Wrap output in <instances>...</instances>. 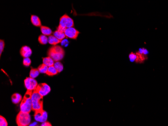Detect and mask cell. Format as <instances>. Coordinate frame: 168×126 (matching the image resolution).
Returning <instances> with one entry per match:
<instances>
[{"label": "cell", "instance_id": "11", "mask_svg": "<svg viewBox=\"0 0 168 126\" xmlns=\"http://www.w3.org/2000/svg\"><path fill=\"white\" fill-rule=\"evenodd\" d=\"M20 54L23 58L29 57L32 53V51L30 47L28 46H23L20 49Z\"/></svg>", "mask_w": 168, "mask_h": 126}, {"label": "cell", "instance_id": "1", "mask_svg": "<svg viewBox=\"0 0 168 126\" xmlns=\"http://www.w3.org/2000/svg\"><path fill=\"white\" fill-rule=\"evenodd\" d=\"M33 91L27 90L22 101L21 102L20 111L22 112L30 113L32 111V94Z\"/></svg>", "mask_w": 168, "mask_h": 126}, {"label": "cell", "instance_id": "29", "mask_svg": "<svg viewBox=\"0 0 168 126\" xmlns=\"http://www.w3.org/2000/svg\"><path fill=\"white\" fill-rule=\"evenodd\" d=\"M41 126H51V124L49 122L47 121H45L42 123V124L41 125Z\"/></svg>", "mask_w": 168, "mask_h": 126}, {"label": "cell", "instance_id": "6", "mask_svg": "<svg viewBox=\"0 0 168 126\" xmlns=\"http://www.w3.org/2000/svg\"><path fill=\"white\" fill-rule=\"evenodd\" d=\"M59 25L66 28L74 27V22L73 19L69 16L67 14H65L62 16L60 19Z\"/></svg>", "mask_w": 168, "mask_h": 126}, {"label": "cell", "instance_id": "22", "mask_svg": "<svg viewBox=\"0 0 168 126\" xmlns=\"http://www.w3.org/2000/svg\"><path fill=\"white\" fill-rule=\"evenodd\" d=\"M48 68V67L46 65H45V64L43 63V64L40 65L38 66V67L37 69L39 70L40 73H46V72H47Z\"/></svg>", "mask_w": 168, "mask_h": 126}, {"label": "cell", "instance_id": "16", "mask_svg": "<svg viewBox=\"0 0 168 126\" xmlns=\"http://www.w3.org/2000/svg\"><path fill=\"white\" fill-rule=\"evenodd\" d=\"M58 73V71L54 67V66L53 65V66L48 67L46 74L48 76H53V75H57Z\"/></svg>", "mask_w": 168, "mask_h": 126}, {"label": "cell", "instance_id": "9", "mask_svg": "<svg viewBox=\"0 0 168 126\" xmlns=\"http://www.w3.org/2000/svg\"><path fill=\"white\" fill-rule=\"evenodd\" d=\"M25 87L26 88L27 90H34L37 85L38 83L35 79L31 78L30 77H27L24 80Z\"/></svg>", "mask_w": 168, "mask_h": 126}, {"label": "cell", "instance_id": "27", "mask_svg": "<svg viewBox=\"0 0 168 126\" xmlns=\"http://www.w3.org/2000/svg\"><path fill=\"white\" fill-rule=\"evenodd\" d=\"M56 29H57V30L61 31V32H62L65 33V31L67 28H65V27H62V26L59 25H58V26L56 28Z\"/></svg>", "mask_w": 168, "mask_h": 126}, {"label": "cell", "instance_id": "10", "mask_svg": "<svg viewBox=\"0 0 168 126\" xmlns=\"http://www.w3.org/2000/svg\"><path fill=\"white\" fill-rule=\"evenodd\" d=\"M34 116L35 120L37 122L43 123L47 121V113L43 110L35 112Z\"/></svg>", "mask_w": 168, "mask_h": 126}, {"label": "cell", "instance_id": "26", "mask_svg": "<svg viewBox=\"0 0 168 126\" xmlns=\"http://www.w3.org/2000/svg\"><path fill=\"white\" fill-rule=\"evenodd\" d=\"M5 47V42L3 40H0V54L2 55L3 52L4 51Z\"/></svg>", "mask_w": 168, "mask_h": 126}, {"label": "cell", "instance_id": "18", "mask_svg": "<svg viewBox=\"0 0 168 126\" xmlns=\"http://www.w3.org/2000/svg\"><path fill=\"white\" fill-rule=\"evenodd\" d=\"M53 35L61 41L64 40L66 37V35L64 32L58 31L57 30L53 32Z\"/></svg>", "mask_w": 168, "mask_h": 126}, {"label": "cell", "instance_id": "2", "mask_svg": "<svg viewBox=\"0 0 168 126\" xmlns=\"http://www.w3.org/2000/svg\"><path fill=\"white\" fill-rule=\"evenodd\" d=\"M65 52L63 48L59 45H54L49 48L47 51L48 56L51 57L55 62L60 61L65 56Z\"/></svg>", "mask_w": 168, "mask_h": 126}, {"label": "cell", "instance_id": "28", "mask_svg": "<svg viewBox=\"0 0 168 126\" xmlns=\"http://www.w3.org/2000/svg\"><path fill=\"white\" fill-rule=\"evenodd\" d=\"M69 43V42L68 41V40L67 39L62 40V42H61V44H62V46H67L68 45V44Z\"/></svg>", "mask_w": 168, "mask_h": 126}, {"label": "cell", "instance_id": "21", "mask_svg": "<svg viewBox=\"0 0 168 126\" xmlns=\"http://www.w3.org/2000/svg\"><path fill=\"white\" fill-rule=\"evenodd\" d=\"M53 66H54V67L56 68V69L57 70L58 73L62 72L64 69L63 65L60 61H56V62H54V64L53 65Z\"/></svg>", "mask_w": 168, "mask_h": 126}, {"label": "cell", "instance_id": "24", "mask_svg": "<svg viewBox=\"0 0 168 126\" xmlns=\"http://www.w3.org/2000/svg\"><path fill=\"white\" fill-rule=\"evenodd\" d=\"M8 123L6 119L3 117V116H0V126H8Z\"/></svg>", "mask_w": 168, "mask_h": 126}, {"label": "cell", "instance_id": "12", "mask_svg": "<svg viewBox=\"0 0 168 126\" xmlns=\"http://www.w3.org/2000/svg\"><path fill=\"white\" fill-rule=\"evenodd\" d=\"M31 22L36 27H41V22L40 19L36 15H32L31 16Z\"/></svg>", "mask_w": 168, "mask_h": 126}, {"label": "cell", "instance_id": "13", "mask_svg": "<svg viewBox=\"0 0 168 126\" xmlns=\"http://www.w3.org/2000/svg\"><path fill=\"white\" fill-rule=\"evenodd\" d=\"M12 101L14 104H18L22 100V97L20 94L18 93H15L11 97Z\"/></svg>", "mask_w": 168, "mask_h": 126}, {"label": "cell", "instance_id": "19", "mask_svg": "<svg viewBox=\"0 0 168 126\" xmlns=\"http://www.w3.org/2000/svg\"><path fill=\"white\" fill-rule=\"evenodd\" d=\"M38 40L39 43L41 44L42 45H45L47 43H48V37H47V36L42 34L38 37Z\"/></svg>", "mask_w": 168, "mask_h": 126}, {"label": "cell", "instance_id": "17", "mask_svg": "<svg viewBox=\"0 0 168 126\" xmlns=\"http://www.w3.org/2000/svg\"><path fill=\"white\" fill-rule=\"evenodd\" d=\"M42 60H43V63L46 65L48 67L53 66L55 62L51 57H50L49 56L47 57L42 58Z\"/></svg>", "mask_w": 168, "mask_h": 126}, {"label": "cell", "instance_id": "4", "mask_svg": "<svg viewBox=\"0 0 168 126\" xmlns=\"http://www.w3.org/2000/svg\"><path fill=\"white\" fill-rule=\"evenodd\" d=\"M16 121L18 126H29L31 123V117L29 113L20 111L17 116Z\"/></svg>", "mask_w": 168, "mask_h": 126}, {"label": "cell", "instance_id": "7", "mask_svg": "<svg viewBox=\"0 0 168 126\" xmlns=\"http://www.w3.org/2000/svg\"><path fill=\"white\" fill-rule=\"evenodd\" d=\"M80 33V32L74 27L68 28L65 31L66 37L72 39H77Z\"/></svg>", "mask_w": 168, "mask_h": 126}, {"label": "cell", "instance_id": "3", "mask_svg": "<svg viewBox=\"0 0 168 126\" xmlns=\"http://www.w3.org/2000/svg\"><path fill=\"white\" fill-rule=\"evenodd\" d=\"M43 96L35 89L33 90L32 94V111L36 112L38 111L43 110Z\"/></svg>", "mask_w": 168, "mask_h": 126}, {"label": "cell", "instance_id": "14", "mask_svg": "<svg viewBox=\"0 0 168 126\" xmlns=\"http://www.w3.org/2000/svg\"><path fill=\"white\" fill-rule=\"evenodd\" d=\"M62 41L58 39L54 35H50L48 37V43L51 45H56L58 44L61 43Z\"/></svg>", "mask_w": 168, "mask_h": 126}, {"label": "cell", "instance_id": "5", "mask_svg": "<svg viewBox=\"0 0 168 126\" xmlns=\"http://www.w3.org/2000/svg\"><path fill=\"white\" fill-rule=\"evenodd\" d=\"M136 59L135 60V63H142L148 58V54L149 52L146 48H140L138 51L136 52Z\"/></svg>", "mask_w": 168, "mask_h": 126}, {"label": "cell", "instance_id": "23", "mask_svg": "<svg viewBox=\"0 0 168 126\" xmlns=\"http://www.w3.org/2000/svg\"><path fill=\"white\" fill-rule=\"evenodd\" d=\"M31 60L29 57L24 58L23 60V64L25 66H29L31 65Z\"/></svg>", "mask_w": 168, "mask_h": 126}, {"label": "cell", "instance_id": "8", "mask_svg": "<svg viewBox=\"0 0 168 126\" xmlns=\"http://www.w3.org/2000/svg\"><path fill=\"white\" fill-rule=\"evenodd\" d=\"M35 89L43 97L48 95L51 91L50 87L45 83H40L39 85H38Z\"/></svg>", "mask_w": 168, "mask_h": 126}, {"label": "cell", "instance_id": "25", "mask_svg": "<svg viewBox=\"0 0 168 126\" xmlns=\"http://www.w3.org/2000/svg\"><path fill=\"white\" fill-rule=\"evenodd\" d=\"M129 59L131 62H135L136 59V53H134L133 52H132L129 54Z\"/></svg>", "mask_w": 168, "mask_h": 126}, {"label": "cell", "instance_id": "15", "mask_svg": "<svg viewBox=\"0 0 168 126\" xmlns=\"http://www.w3.org/2000/svg\"><path fill=\"white\" fill-rule=\"evenodd\" d=\"M40 30H41V33H42V34L45 35V36H50L53 33L51 29L50 28L47 27V26H41L40 27Z\"/></svg>", "mask_w": 168, "mask_h": 126}, {"label": "cell", "instance_id": "20", "mask_svg": "<svg viewBox=\"0 0 168 126\" xmlns=\"http://www.w3.org/2000/svg\"><path fill=\"white\" fill-rule=\"evenodd\" d=\"M40 72L39 70L37 68H31V70L30 71V74H29V77L33 79H35L39 75Z\"/></svg>", "mask_w": 168, "mask_h": 126}]
</instances>
